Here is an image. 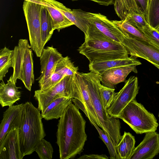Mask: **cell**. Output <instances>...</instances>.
<instances>
[{"instance_id": "cell-39", "label": "cell", "mask_w": 159, "mask_h": 159, "mask_svg": "<svg viewBox=\"0 0 159 159\" xmlns=\"http://www.w3.org/2000/svg\"><path fill=\"white\" fill-rule=\"evenodd\" d=\"M158 117L159 118V112L158 113Z\"/></svg>"}, {"instance_id": "cell-3", "label": "cell", "mask_w": 159, "mask_h": 159, "mask_svg": "<svg viewBox=\"0 0 159 159\" xmlns=\"http://www.w3.org/2000/svg\"><path fill=\"white\" fill-rule=\"evenodd\" d=\"M81 73L87 85L101 127L116 147L122 136L120 123L118 118L110 116L103 107L98 88L101 82L100 75L91 71Z\"/></svg>"}, {"instance_id": "cell-27", "label": "cell", "mask_w": 159, "mask_h": 159, "mask_svg": "<svg viewBox=\"0 0 159 159\" xmlns=\"http://www.w3.org/2000/svg\"><path fill=\"white\" fill-rule=\"evenodd\" d=\"M146 18L152 28L155 29L159 25V0H149Z\"/></svg>"}, {"instance_id": "cell-29", "label": "cell", "mask_w": 159, "mask_h": 159, "mask_svg": "<svg viewBox=\"0 0 159 159\" xmlns=\"http://www.w3.org/2000/svg\"><path fill=\"white\" fill-rule=\"evenodd\" d=\"M98 131L99 137L107 146L110 154L111 159H120L117 152L116 147L107 134L102 129H101L90 118H88Z\"/></svg>"}, {"instance_id": "cell-28", "label": "cell", "mask_w": 159, "mask_h": 159, "mask_svg": "<svg viewBox=\"0 0 159 159\" xmlns=\"http://www.w3.org/2000/svg\"><path fill=\"white\" fill-rule=\"evenodd\" d=\"M79 70L68 56L63 57L57 63L54 71L60 72L65 75H72L75 74Z\"/></svg>"}, {"instance_id": "cell-22", "label": "cell", "mask_w": 159, "mask_h": 159, "mask_svg": "<svg viewBox=\"0 0 159 159\" xmlns=\"http://www.w3.org/2000/svg\"><path fill=\"white\" fill-rule=\"evenodd\" d=\"M43 1L52 19L54 30H56L59 32L63 29L74 25L50 0H43Z\"/></svg>"}, {"instance_id": "cell-34", "label": "cell", "mask_w": 159, "mask_h": 159, "mask_svg": "<svg viewBox=\"0 0 159 159\" xmlns=\"http://www.w3.org/2000/svg\"><path fill=\"white\" fill-rule=\"evenodd\" d=\"M151 43L159 48V32L150 26L139 30Z\"/></svg>"}, {"instance_id": "cell-23", "label": "cell", "mask_w": 159, "mask_h": 159, "mask_svg": "<svg viewBox=\"0 0 159 159\" xmlns=\"http://www.w3.org/2000/svg\"><path fill=\"white\" fill-rule=\"evenodd\" d=\"M116 13L121 20H125L130 14H144L140 10L135 0H114Z\"/></svg>"}, {"instance_id": "cell-21", "label": "cell", "mask_w": 159, "mask_h": 159, "mask_svg": "<svg viewBox=\"0 0 159 159\" xmlns=\"http://www.w3.org/2000/svg\"><path fill=\"white\" fill-rule=\"evenodd\" d=\"M16 84L8 80L5 84L3 81L0 84V104L2 107L13 105L20 99L21 93Z\"/></svg>"}, {"instance_id": "cell-4", "label": "cell", "mask_w": 159, "mask_h": 159, "mask_svg": "<svg viewBox=\"0 0 159 159\" xmlns=\"http://www.w3.org/2000/svg\"><path fill=\"white\" fill-rule=\"evenodd\" d=\"M78 50L88 59L89 62L125 58L129 57V55L124 46L109 38L85 36L84 43Z\"/></svg>"}, {"instance_id": "cell-37", "label": "cell", "mask_w": 159, "mask_h": 159, "mask_svg": "<svg viewBox=\"0 0 159 159\" xmlns=\"http://www.w3.org/2000/svg\"><path fill=\"white\" fill-rule=\"evenodd\" d=\"M72 1H77L78 0H71ZM94 1L98 4L105 6H108L109 5L114 4V0H88Z\"/></svg>"}, {"instance_id": "cell-24", "label": "cell", "mask_w": 159, "mask_h": 159, "mask_svg": "<svg viewBox=\"0 0 159 159\" xmlns=\"http://www.w3.org/2000/svg\"><path fill=\"white\" fill-rule=\"evenodd\" d=\"M40 23L42 40L44 48L51 38L54 30L51 16L45 6L43 4L41 11Z\"/></svg>"}, {"instance_id": "cell-14", "label": "cell", "mask_w": 159, "mask_h": 159, "mask_svg": "<svg viewBox=\"0 0 159 159\" xmlns=\"http://www.w3.org/2000/svg\"><path fill=\"white\" fill-rule=\"evenodd\" d=\"M18 128H12L0 143V159H22Z\"/></svg>"}, {"instance_id": "cell-10", "label": "cell", "mask_w": 159, "mask_h": 159, "mask_svg": "<svg viewBox=\"0 0 159 159\" xmlns=\"http://www.w3.org/2000/svg\"><path fill=\"white\" fill-rule=\"evenodd\" d=\"M139 89L137 77L131 76L125 81L122 88L116 93L112 103L107 109L109 115L118 119L123 109L131 101L135 99Z\"/></svg>"}, {"instance_id": "cell-8", "label": "cell", "mask_w": 159, "mask_h": 159, "mask_svg": "<svg viewBox=\"0 0 159 159\" xmlns=\"http://www.w3.org/2000/svg\"><path fill=\"white\" fill-rule=\"evenodd\" d=\"M75 98L83 103L76 92L73 81V75H66L51 88L45 90L40 89L34 92V97L38 102V108L43 111L54 99L59 97Z\"/></svg>"}, {"instance_id": "cell-26", "label": "cell", "mask_w": 159, "mask_h": 159, "mask_svg": "<svg viewBox=\"0 0 159 159\" xmlns=\"http://www.w3.org/2000/svg\"><path fill=\"white\" fill-rule=\"evenodd\" d=\"M14 50H11L5 47L0 50V80L3 79L10 67L13 66Z\"/></svg>"}, {"instance_id": "cell-18", "label": "cell", "mask_w": 159, "mask_h": 159, "mask_svg": "<svg viewBox=\"0 0 159 159\" xmlns=\"http://www.w3.org/2000/svg\"><path fill=\"white\" fill-rule=\"evenodd\" d=\"M50 1L74 25L81 30L85 35L87 34L90 23L84 16L83 10L81 9L71 10L56 0Z\"/></svg>"}, {"instance_id": "cell-1", "label": "cell", "mask_w": 159, "mask_h": 159, "mask_svg": "<svg viewBox=\"0 0 159 159\" xmlns=\"http://www.w3.org/2000/svg\"><path fill=\"white\" fill-rule=\"evenodd\" d=\"M86 123L79 109L72 101L57 125V143L60 159H73L83 152L87 140Z\"/></svg>"}, {"instance_id": "cell-19", "label": "cell", "mask_w": 159, "mask_h": 159, "mask_svg": "<svg viewBox=\"0 0 159 159\" xmlns=\"http://www.w3.org/2000/svg\"><path fill=\"white\" fill-rule=\"evenodd\" d=\"M136 59L130 57L125 58H119L103 61L89 62V70L100 74L108 69L121 66L141 64Z\"/></svg>"}, {"instance_id": "cell-13", "label": "cell", "mask_w": 159, "mask_h": 159, "mask_svg": "<svg viewBox=\"0 0 159 159\" xmlns=\"http://www.w3.org/2000/svg\"><path fill=\"white\" fill-rule=\"evenodd\" d=\"M159 153V134L146 133L141 142L135 147L129 159H152Z\"/></svg>"}, {"instance_id": "cell-9", "label": "cell", "mask_w": 159, "mask_h": 159, "mask_svg": "<svg viewBox=\"0 0 159 159\" xmlns=\"http://www.w3.org/2000/svg\"><path fill=\"white\" fill-rule=\"evenodd\" d=\"M83 12L84 16L90 23L112 41L125 47L129 36L128 33L104 15L100 13Z\"/></svg>"}, {"instance_id": "cell-17", "label": "cell", "mask_w": 159, "mask_h": 159, "mask_svg": "<svg viewBox=\"0 0 159 159\" xmlns=\"http://www.w3.org/2000/svg\"><path fill=\"white\" fill-rule=\"evenodd\" d=\"M73 80L76 91L81 98L88 114V118H91L98 126L101 127L87 85L81 73L77 71L73 75Z\"/></svg>"}, {"instance_id": "cell-11", "label": "cell", "mask_w": 159, "mask_h": 159, "mask_svg": "<svg viewBox=\"0 0 159 159\" xmlns=\"http://www.w3.org/2000/svg\"><path fill=\"white\" fill-rule=\"evenodd\" d=\"M129 34V38L126 47L129 54L132 57L144 59L159 69V48L150 43Z\"/></svg>"}, {"instance_id": "cell-31", "label": "cell", "mask_w": 159, "mask_h": 159, "mask_svg": "<svg viewBox=\"0 0 159 159\" xmlns=\"http://www.w3.org/2000/svg\"><path fill=\"white\" fill-rule=\"evenodd\" d=\"M34 151L37 153L40 159H52L53 149L48 141L44 139H41L37 145Z\"/></svg>"}, {"instance_id": "cell-25", "label": "cell", "mask_w": 159, "mask_h": 159, "mask_svg": "<svg viewBox=\"0 0 159 159\" xmlns=\"http://www.w3.org/2000/svg\"><path fill=\"white\" fill-rule=\"evenodd\" d=\"M134 137L129 132L125 131L116 149L120 159H129L135 147Z\"/></svg>"}, {"instance_id": "cell-5", "label": "cell", "mask_w": 159, "mask_h": 159, "mask_svg": "<svg viewBox=\"0 0 159 159\" xmlns=\"http://www.w3.org/2000/svg\"><path fill=\"white\" fill-rule=\"evenodd\" d=\"M13 72L9 80L16 83L20 80L25 88L31 91L34 81L33 54L27 39H20L15 47L13 55Z\"/></svg>"}, {"instance_id": "cell-36", "label": "cell", "mask_w": 159, "mask_h": 159, "mask_svg": "<svg viewBox=\"0 0 159 159\" xmlns=\"http://www.w3.org/2000/svg\"><path fill=\"white\" fill-rule=\"evenodd\" d=\"M78 158L79 159H108V157L105 155L92 154L84 155Z\"/></svg>"}, {"instance_id": "cell-7", "label": "cell", "mask_w": 159, "mask_h": 159, "mask_svg": "<svg viewBox=\"0 0 159 159\" xmlns=\"http://www.w3.org/2000/svg\"><path fill=\"white\" fill-rule=\"evenodd\" d=\"M42 5L28 0H24L23 5L30 45L32 50L38 57H40L44 48L43 46L41 32V11Z\"/></svg>"}, {"instance_id": "cell-16", "label": "cell", "mask_w": 159, "mask_h": 159, "mask_svg": "<svg viewBox=\"0 0 159 159\" xmlns=\"http://www.w3.org/2000/svg\"><path fill=\"white\" fill-rule=\"evenodd\" d=\"M136 66L130 65L108 69L98 74L102 84L107 87L115 89L118 84L125 82L128 75L131 72H137Z\"/></svg>"}, {"instance_id": "cell-32", "label": "cell", "mask_w": 159, "mask_h": 159, "mask_svg": "<svg viewBox=\"0 0 159 159\" xmlns=\"http://www.w3.org/2000/svg\"><path fill=\"white\" fill-rule=\"evenodd\" d=\"M98 88L103 107L107 110L112 103L117 93L115 92V89L105 87L101 83L99 85Z\"/></svg>"}, {"instance_id": "cell-38", "label": "cell", "mask_w": 159, "mask_h": 159, "mask_svg": "<svg viewBox=\"0 0 159 159\" xmlns=\"http://www.w3.org/2000/svg\"><path fill=\"white\" fill-rule=\"evenodd\" d=\"M158 32H159V25L155 29Z\"/></svg>"}, {"instance_id": "cell-33", "label": "cell", "mask_w": 159, "mask_h": 159, "mask_svg": "<svg viewBox=\"0 0 159 159\" xmlns=\"http://www.w3.org/2000/svg\"><path fill=\"white\" fill-rule=\"evenodd\" d=\"M125 20L139 30L150 26L147 21L144 14H131L128 15Z\"/></svg>"}, {"instance_id": "cell-20", "label": "cell", "mask_w": 159, "mask_h": 159, "mask_svg": "<svg viewBox=\"0 0 159 159\" xmlns=\"http://www.w3.org/2000/svg\"><path fill=\"white\" fill-rule=\"evenodd\" d=\"M72 101V99L66 97H59L53 100L41 111L42 118L47 120L60 118Z\"/></svg>"}, {"instance_id": "cell-35", "label": "cell", "mask_w": 159, "mask_h": 159, "mask_svg": "<svg viewBox=\"0 0 159 159\" xmlns=\"http://www.w3.org/2000/svg\"><path fill=\"white\" fill-rule=\"evenodd\" d=\"M138 6L141 11L147 16L149 0H135Z\"/></svg>"}, {"instance_id": "cell-2", "label": "cell", "mask_w": 159, "mask_h": 159, "mask_svg": "<svg viewBox=\"0 0 159 159\" xmlns=\"http://www.w3.org/2000/svg\"><path fill=\"white\" fill-rule=\"evenodd\" d=\"M40 111L31 102L24 103L19 129L21 151L24 157L32 153L38 143L46 136Z\"/></svg>"}, {"instance_id": "cell-15", "label": "cell", "mask_w": 159, "mask_h": 159, "mask_svg": "<svg viewBox=\"0 0 159 159\" xmlns=\"http://www.w3.org/2000/svg\"><path fill=\"white\" fill-rule=\"evenodd\" d=\"M24 103L9 106L4 112L0 125V143L12 128H19L21 122Z\"/></svg>"}, {"instance_id": "cell-12", "label": "cell", "mask_w": 159, "mask_h": 159, "mask_svg": "<svg viewBox=\"0 0 159 159\" xmlns=\"http://www.w3.org/2000/svg\"><path fill=\"white\" fill-rule=\"evenodd\" d=\"M63 57L52 46L44 48L39 57L41 74L36 80L38 81L39 88L51 76L57 63Z\"/></svg>"}, {"instance_id": "cell-30", "label": "cell", "mask_w": 159, "mask_h": 159, "mask_svg": "<svg viewBox=\"0 0 159 159\" xmlns=\"http://www.w3.org/2000/svg\"><path fill=\"white\" fill-rule=\"evenodd\" d=\"M112 21L114 24L129 34L140 40L151 43L148 39L140 31L126 20H121Z\"/></svg>"}, {"instance_id": "cell-6", "label": "cell", "mask_w": 159, "mask_h": 159, "mask_svg": "<svg viewBox=\"0 0 159 159\" xmlns=\"http://www.w3.org/2000/svg\"><path fill=\"white\" fill-rule=\"evenodd\" d=\"M119 118L128 124L137 134L156 131L159 125L154 114L135 99L123 109Z\"/></svg>"}]
</instances>
